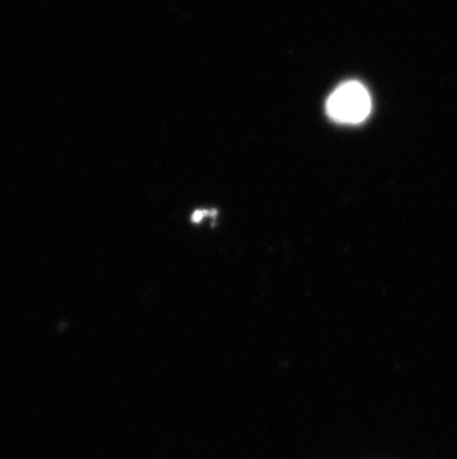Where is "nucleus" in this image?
I'll list each match as a JSON object with an SVG mask.
<instances>
[{
  "instance_id": "2",
  "label": "nucleus",
  "mask_w": 457,
  "mask_h": 459,
  "mask_svg": "<svg viewBox=\"0 0 457 459\" xmlns=\"http://www.w3.org/2000/svg\"><path fill=\"white\" fill-rule=\"evenodd\" d=\"M211 212H207V210H198V212H194V216H192V221H196L198 223L203 217L210 216Z\"/></svg>"
},
{
  "instance_id": "1",
  "label": "nucleus",
  "mask_w": 457,
  "mask_h": 459,
  "mask_svg": "<svg viewBox=\"0 0 457 459\" xmlns=\"http://www.w3.org/2000/svg\"><path fill=\"white\" fill-rule=\"evenodd\" d=\"M327 112L341 124H359L370 115V94L359 82L343 83L328 99Z\"/></svg>"
}]
</instances>
